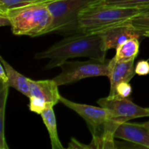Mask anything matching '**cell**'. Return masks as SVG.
Returning a JSON list of instances; mask_svg holds the SVG:
<instances>
[{
	"label": "cell",
	"mask_w": 149,
	"mask_h": 149,
	"mask_svg": "<svg viewBox=\"0 0 149 149\" xmlns=\"http://www.w3.org/2000/svg\"><path fill=\"white\" fill-rule=\"evenodd\" d=\"M130 23L138 30L144 33L149 31V14H139L131 19Z\"/></svg>",
	"instance_id": "obj_17"
},
{
	"label": "cell",
	"mask_w": 149,
	"mask_h": 149,
	"mask_svg": "<svg viewBox=\"0 0 149 149\" xmlns=\"http://www.w3.org/2000/svg\"><path fill=\"white\" fill-rule=\"evenodd\" d=\"M106 51L103 49L100 34H87L78 32L64 38L42 52L34 55L35 59H49L46 69L60 67L68 60L75 58L106 61Z\"/></svg>",
	"instance_id": "obj_1"
},
{
	"label": "cell",
	"mask_w": 149,
	"mask_h": 149,
	"mask_svg": "<svg viewBox=\"0 0 149 149\" xmlns=\"http://www.w3.org/2000/svg\"><path fill=\"white\" fill-rule=\"evenodd\" d=\"M100 3L107 6L141 9L149 6V0H101Z\"/></svg>",
	"instance_id": "obj_15"
},
{
	"label": "cell",
	"mask_w": 149,
	"mask_h": 149,
	"mask_svg": "<svg viewBox=\"0 0 149 149\" xmlns=\"http://www.w3.org/2000/svg\"><path fill=\"white\" fill-rule=\"evenodd\" d=\"M135 60L130 61H119L112 58L109 63V76L110 81V93L109 96L116 95V87L122 82H130L135 77Z\"/></svg>",
	"instance_id": "obj_10"
},
{
	"label": "cell",
	"mask_w": 149,
	"mask_h": 149,
	"mask_svg": "<svg viewBox=\"0 0 149 149\" xmlns=\"http://www.w3.org/2000/svg\"><path fill=\"white\" fill-rule=\"evenodd\" d=\"M40 3H50L46 1H36L31 0H0V12L13 9L20 8Z\"/></svg>",
	"instance_id": "obj_16"
},
{
	"label": "cell",
	"mask_w": 149,
	"mask_h": 149,
	"mask_svg": "<svg viewBox=\"0 0 149 149\" xmlns=\"http://www.w3.org/2000/svg\"><path fill=\"white\" fill-rule=\"evenodd\" d=\"M30 88L29 110L40 115L44 111L53 108L60 102L61 95L53 79L33 80L29 79Z\"/></svg>",
	"instance_id": "obj_6"
},
{
	"label": "cell",
	"mask_w": 149,
	"mask_h": 149,
	"mask_svg": "<svg viewBox=\"0 0 149 149\" xmlns=\"http://www.w3.org/2000/svg\"><path fill=\"white\" fill-rule=\"evenodd\" d=\"M114 133L111 132H104L101 135V148L100 149H115Z\"/></svg>",
	"instance_id": "obj_18"
},
{
	"label": "cell",
	"mask_w": 149,
	"mask_h": 149,
	"mask_svg": "<svg viewBox=\"0 0 149 149\" xmlns=\"http://www.w3.org/2000/svg\"><path fill=\"white\" fill-rule=\"evenodd\" d=\"M135 74L139 76H146L149 74V62L148 61L142 60L138 61L135 66Z\"/></svg>",
	"instance_id": "obj_20"
},
{
	"label": "cell",
	"mask_w": 149,
	"mask_h": 149,
	"mask_svg": "<svg viewBox=\"0 0 149 149\" xmlns=\"http://www.w3.org/2000/svg\"><path fill=\"white\" fill-rule=\"evenodd\" d=\"M141 125H142V126L145 127L147 128V129L149 130V121H148V122H143V123H141Z\"/></svg>",
	"instance_id": "obj_26"
},
{
	"label": "cell",
	"mask_w": 149,
	"mask_h": 149,
	"mask_svg": "<svg viewBox=\"0 0 149 149\" xmlns=\"http://www.w3.org/2000/svg\"><path fill=\"white\" fill-rule=\"evenodd\" d=\"M0 24H1V26H10V21L8 17H5V16L0 15Z\"/></svg>",
	"instance_id": "obj_23"
},
{
	"label": "cell",
	"mask_w": 149,
	"mask_h": 149,
	"mask_svg": "<svg viewBox=\"0 0 149 149\" xmlns=\"http://www.w3.org/2000/svg\"><path fill=\"white\" fill-rule=\"evenodd\" d=\"M109 61L90 59L87 61H66L60 66L61 74L52 79L58 86L71 84L90 77H108Z\"/></svg>",
	"instance_id": "obj_5"
},
{
	"label": "cell",
	"mask_w": 149,
	"mask_h": 149,
	"mask_svg": "<svg viewBox=\"0 0 149 149\" xmlns=\"http://www.w3.org/2000/svg\"><path fill=\"white\" fill-rule=\"evenodd\" d=\"M0 61H1V63L4 66L7 78H8V85L15 88L16 90L29 98L30 88H29V78H26L23 74L16 71L1 56H0Z\"/></svg>",
	"instance_id": "obj_12"
},
{
	"label": "cell",
	"mask_w": 149,
	"mask_h": 149,
	"mask_svg": "<svg viewBox=\"0 0 149 149\" xmlns=\"http://www.w3.org/2000/svg\"><path fill=\"white\" fill-rule=\"evenodd\" d=\"M103 40V46L107 52L111 49H116L118 47L130 39H141L143 32L132 26L130 21L109 29L100 33Z\"/></svg>",
	"instance_id": "obj_9"
},
{
	"label": "cell",
	"mask_w": 149,
	"mask_h": 149,
	"mask_svg": "<svg viewBox=\"0 0 149 149\" xmlns=\"http://www.w3.org/2000/svg\"><path fill=\"white\" fill-rule=\"evenodd\" d=\"M60 102L84 119L93 136H101L106 125L111 122V113L103 107L76 103L62 96Z\"/></svg>",
	"instance_id": "obj_8"
},
{
	"label": "cell",
	"mask_w": 149,
	"mask_h": 149,
	"mask_svg": "<svg viewBox=\"0 0 149 149\" xmlns=\"http://www.w3.org/2000/svg\"><path fill=\"white\" fill-rule=\"evenodd\" d=\"M139 48V39H130L116 48V55L113 58L119 61H133L138 56Z\"/></svg>",
	"instance_id": "obj_14"
},
{
	"label": "cell",
	"mask_w": 149,
	"mask_h": 149,
	"mask_svg": "<svg viewBox=\"0 0 149 149\" xmlns=\"http://www.w3.org/2000/svg\"><path fill=\"white\" fill-rule=\"evenodd\" d=\"M97 103L100 107L111 112V122L118 127L131 119L149 116V109L141 107L129 98L119 95L103 97L99 99Z\"/></svg>",
	"instance_id": "obj_7"
},
{
	"label": "cell",
	"mask_w": 149,
	"mask_h": 149,
	"mask_svg": "<svg viewBox=\"0 0 149 149\" xmlns=\"http://www.w3.org/2000/svg\"><path fill=\"white\" fill-rule=\"evenodd\" d=\"M114 137L149 148V130L142 126L141 123L127 122L121 124L115 131Z\"/></svg>",
	"instance_id": "obj_11"
},
{
	"label": "cell",
	"mask_w": 149,
	"mask_h": 149,
	"mask_svg": "<svg viewBox=\"0 0 149 149\" xmlns=\"http://www.w3.org/2000/svg\"><path fill=\"white\" fill-rule=\"evenodd\" d=\"M132 87L129 82H122L116 87V95L128 98L132 93Z\"/></svg>",
	"instance_id": "obj_19"
},
{
	"label": "cell",
	"mask_w": 149,
	"mask_h": 149,
	"mask_svg": "<svg viewBox=\"0 0 149 149\" xmlns=\"http://www.w3.org/2000/svg\"><path fill=\"white\" fill-rule=\"evenodd\" d=\"M5 145H6V144H5ZM5 145L4 146V147H1V148H0V149H7V148H6V147H5Z\"/></svg>",
	"instance_id": "obj_29"
},
{
	"label": "cell",
	"mask_w": 149,
	"mask_h": 149,
	"mask_svg": "<svg viewBox=\"0 0 149 149\" xmlns=\"http://www.w3.org/2000/svg\"><path fill=\"white\" fill-rule=\"evenodd\" d=\"M89 145V149L101 148V136H93L91 143Z\"/></svg>",
	"instance_id": "obj_22"
},
{
	"label": "cell",
	"mask_w": 149,
	"mask_h": 149,
	"mask_svg": "<svg viewBox=\"0 0 149 149\" xmlns=\"http://www.w3.org/2000/svg\"><path fill=\"white\" fill-rule=\"evenodd\" d=\"M143 36H145V37L149 38V31H146L144 32Z\"/></svg>",
	"instance_id": "obj_28"
},
{
	"label": "cell",
	"mask_w": 149,
	"mask_h": 149,
	"mask_svg": "<svg viewBox=\"0 0 149 149\" xmlns=\"http://www.w3.org/2000/svg\"><path fill=\"white\" fill-rule=\"evenodd\" d=\"M141 13L140 14H149V6L146 7H143V8L139 9Z\"/></svg>",
	"instance_id": "obj_24"
},
{
	"label": "cell",
	"mask_w": 149,
	"mask_h": 149,
	"mask_svg": "<svg viewBox=\"0 0 149 149\" xmlns=\"http://www.w3.org/2000/svg\"><path fill=\"white\" fill-rule=\"evenodd\" d=\"M101 0H58L47 4L52 23L45 34L55 31L77 32V21L84 9Z\"/></svg>",
	"instance_id": "obj_4"
},
{
	"label": "cell",
	"mask_w": 149,
	"mask_h": 149,
	"mask_svg": "<svg viewBox=\"0 0 149 149\" xmlns=\"http://www.w3.org/2000/svg\"><path fill=\"white\" fill-rule=\"evenodd\" d=\"M31 1H46V2H52V1H58V0H31Z\"/></svg>",
	"instance_id": "obj_27"
},
{
	"label": "cell",
	"mask_w": 149,
	"mask_h": 149,
	"mask_svg": "<svg viewBox=\"0 0 149 149\" xmlns=\"http://www.w3.org/2000/svg\"><path fill=\"white\" fill-rule=\"evenodd\" d=\"M140 13L138 8L111 7L105 5L100 1L80 13L76 33L100 34L109 29L130 22Z\"/></svg>",
	"instance_id": "obj_2"
},
{
	"label": "cell",
	"mask_w": 149,
	"mask_h": 149,
	"mask_svg": "<svg viewBox=\"0 0 149 149\" xmlns=\"http://www.w3.org/2000/svg\"><path fill=\"white\" fill-rule=\"evenodd\" d=\"M44 124L49 132L52 149H65L63 147L57 130V122L53 108L47 109L41 113Z\"/></svg>",
	"instance_id": "obj_13"
},
{
	"label": "cell",
	"mask_w": 149,
	"mask_h": 149,
	"mask_svg": "<svg viewBox=\"0 0 149 149\" xmlns=\"http://www.w3.org/2000/svg\"><path fill=\"white\" fill-rule=\"evenodd\" d=\"M116 144V143H115ZM115 149H149V148H146V147H144L141 146V147H138V148H118L117 146L116 145V148Z\"/></svg>",
	"instance_id": "obj_25"
},
{
	"label": "cell",
	"mask_w": 149,
	"mask_h": 149,
	"mask_svg": "<svg viewBox=\"0 0 149 149\" xmlns=\"http://www.w3.org/2000/svg\"><path fill=\"white\" fill-rule=\"evenodd\" d=\"M48 4L40 3L6 10L0 12V15L8 17L13 34L31 37L41 36L46 33L52 23Z\"/></svg>",
	"instance_id": "obj_3"
},
{
	"label": "cell",
	"mask_w": 149,
	"mask_h": 149,
	"mask_svg": "<svg viewBox=\"0 0 149 149\" xmlns=\"http://www.w3.org/2000/svg\"><path fill=\"white\" fill-rule=\"evenodd\" d=\"M65 149H89V145L81 143L76 138H72L68 143V147Z\"/></svg>",
	"instance_id": "obj_21"
}]
</instances>
